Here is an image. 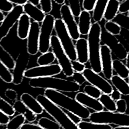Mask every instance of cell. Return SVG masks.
<instances>
[{"label": "cell", "instance_id": "cell-1", "mask_svg": "<svg viewBox=\"0 0 129 129\" xmlns=\"http://www.w3.org/2000/svg\"><path fill=\"white\" fill-rule=\"evenodd\" d=\"M44 95L61 108L73 112L82 119H89L91 114L89 109L81 104L75 99L60 91L50 89H46L44 91Z\"/></svg>", "mask_w": 129, "mask_h": 129}, {"label": "cell", "instance_id": "cell-2", "mask_svg": "<svg viewBox=\"0 0 129 129\" xmlns=\"http://www.w3.org/2000/svg\"><path fill=\"white\" fill-rule=\"evenodd\" d=\"M102 28L98 22L92 24L88 34L89 61L91 69L97 73L102 71L100 60V46Z\"/></svg>", "mask_w": 129, "mask_h": 129}, {"label": "cell", "instance_id": "cell-3", "mask_svg": "<svg viewBox=\"0 0 129 129\" xmlns=\"http://www.w3.org/2000/svg\"><path fill=\"white\" fill-rule=\"evenodd\" d=\"M29 85L32 88L50 89L60 92H77L80 90V86L74 81L53 76L30 79Z\"/></svg>", "mask_w": 129, "mask_h": 129}, {"label": "cell", "instance_id": "cell-4", "mask_svg": "<svg viewBox=\"0 0 129 129\" xmlns=\"http://www.w3.org/2000/svg\"><path fill=\"white\" fill-rule=\"evenodd\" d=\"M37 100L41 104L44 110L49 114L63 129H79L68 116L62 108L57 106L44 95L39 94Z\"/></svg>", "mask_w": 129, "mask_h": 129}, {"label": "cell", "instance_id": "cell-5", "mask_svg": "<svg viewBox=\"0 0 129 129\" xmlns=\"http://www.w3.org/2000/svg\"><path fill=\"white\" fill-rule=\"evenodd\" d=\"M90 121L105 124H113L118 126H129V114L109 111H101L91 113Z\"/></svg>", "mask_w": 129, "mask_h": 129}, {"label": "cell", "instance_id": "cell-6", "mask_svg": "<svg viewBox=\"0 0 129 129\" xmlns=\"http://www.w3.org/2000/svg\"><path fill=\"white\" fill-rule=\"evenodd\" d=\"M54 29L66 53L71 61L77 59L75 44L63 22L61 19H55Z\"/></svg>", "mask_w": 129, "mask_h": 129}, {"label": "cell", "instance_id": "cell-7", "mask_svg": "<svg viewBox=\"0 0 129 129\" xmlns=\"http://www.w3.org/2000/svg\"><path fill=\"white\" fill-rule=\"evenodd\" d=\"M50 47L63 74L67 77H71L74 72L72 67L71 60L66 53L56 35H52L51 37Z\"/></svg>", "mask_w": 129, "mask_h": 129}, {"label": "cell", "instance_id": "cell-8", "mask_svg": "<svg viewBox=\"0 0 129 129\" xmlns=\"http://www.w3.org/2000/svg\"><path fill=\"white\" fill-rule=\"evenodd\" d=\"M55 18L52 15L46 14L40 28L39 51L44 53L50 48V38L54 29Z\"/></svg>", "mask_w": 129, "mask_h": 129}, {"label": "cell", "instance_id": "cell-9", "mask_svg": "<svg viewBox=\"0 0 129 129\" xmlns=\"http://www.w3.org/2000/svg\"><path fill=\"white\" fill-rule=\"evenodd\" d=\"M61 72V68L58 63H52L47 66H39L26 69L24 72L23 76L28 79L54 76L59 74Z\"/></svg>", "mask_w": 129, "mask_h": 129}, {"label": "cell", "instance_id": "cell-10", "mask_svg": "<svg viewBox=\"0 0 129 129\" xmlns=\"http://www.w3.org/2000/svg\"><path fill=\"white\" fill-rule=\"evenodd\" d=\"M82 74L86 81L98 88L103 93L110 94L112 92L113 88L107 79L103 78L91 69L86 68L82 72Z\"/></svg>", "mask_w": 129, "mask_h": 129}, {"label": "cell", "instance_id": "cell-11", "mask_svg": "<svg viewBox=\"0 0 129 129\" xmlns=\"http://www.w3.org/2000/svg\"><path fill=\"white\" fill-rule=\"evenodd\" d=\"M23 13V6L21 5H16L8 12L0 25V41L7 36L11 29L18 22Z\"/></svg>", "mask_w": 129, "mask_h": 129}, {"label": "cell", "instance_id": "cell-12", "mask_svg": "<svg viewBox=\"0 0 129 129\" xmlns=\"http://www.w3.org/2000/svg\"><path fill=\"white\" fill-rule=\"evenodd\" d=\"M103 33L101 32V42H103V44L107 45L117 58L120 60L125 59L127 51L119 40L107 31Z\"/></svg>", "mask_w": 129, "mask_h": 129}, {"label": "cell", "instance_id": "cell-13", "mask_svg": "<svg viewBox=\"0 0 129 129\" xmlns=\"http://www.w3.org/2000/svg\"><path fill=\"white\" fill-rule=\"evenodd\" d=\"M61 19L63 22L71 37L73 40H77L80 37L78 24L74 19L69 6L63 4L60 8Z\"/></svg>", "mask_w": 129, "mask_h": 129}, {"label": "cell", "instance_id": "cell-14", "mask_svg": "<svg viewBox=\"0 0 129 129\" xmlns=\"http://www.w3.org/2000/svg\"><path fill=\"white\" fill-rule=\"evenodd\" d=\"M40 28L39 23L35 21L31 23L27 37V52L30 55H35L39 51Z\"/></svg>", "mask_w": 129, "mask_h": 129}, {"label": "cell", "instance_id": "cell-15", "mask_svg": "<svg viewBox=\"0 0 129 129\" xmlns=\"http://www.w3.org/2000/svg\"><path fill=\"white\" fill-rule=\"evenodd\" d=\"M100 60L101 70L104 77L110 80L113 76L112 57L111 50L106 44H101L100 46Z\"/></svg>", "mask_w": 129, "mask_h": 129}, {"label": "cell", "instance_id": "cell-16", "mask_svg": "<svg viewBox=\"0 0 129 129\" xmlns=\"http://www.w3.org/2000/svg\"><path fill=\"white\" fill-rule=\"evenodd\" d=\"M29 57L24 55L22 56L21 54H19L15 60V66L12 73L13 76V79L12 83L15 85L20 84L24 78L23 74L24 71L26 70V67L28 66L29 62Z\"/></svg>", "mask_w": 129, "mask_h": 129}, {"label": "cell", "instance_id": "cell-17", "mask_svg": "<svg viewBox=\"0 0 129 129\" xmlns=\"http://www.w3.org/2000/svg\"><path fill=\"white\" fill-rule=\"evenodd\" d=\"M75 99L82 105L93 110L95 112L101 111L104 109L103 106L98 99L88 95L84 92L77 93Z\"/></svg>", "mask_w": 129, "mask_h": 129}, {"label": "cell", "instance_id": "cell-18", "mask_svg": "<svg viewBox=\"0 0 129 129\" xmlns=\"http://www.w3.org/2000/svg\"><path fill=\"white\" fill-rule=\"evenodd\" d=\"M77 59L80 62L86 63L89 61V49L87 39L79 38L75 44Z\"/></svg>", "mask_w": 129, "mask_h": 129}, {"label": "cell", "instance_id": "cell-19", "mask_svg": "<svg viewBox=\"0 0 129 129\" xmlns=\"http://www.w3.org/2000/svg\"><path fill=\"white\" fill-rule=\"evenodd\" d=\"M23 8L24 13L27 14L30 19H32L33 21L42 22L45 17L46 14L41 9L28 2L23 6Z\"/></svg>", "mask_w": 129, "mask_h": 129}, {"label": "cell", "instance_id": "cell-20", "mask_svg": "<svg viewBox=\"0 0 129 129\" xmlns=\"http://www.w3.org/2000/svg\"><path fill=\"white\" fill-rule=\"evenodd\" d=\"M30 18L26 14H22L18 21L17 34L19 38L24 40L27 38L31 26Z\"/></svg>", "mask_w": 129, "mask_h": 129}, {"label": "cell", "instance_id": "cell-21", "mask_svg": "<svg viewBox=\"0 0 129 129\" xmlns=\"http://www.w3.org/2000/svg\"><path fill=\"white\" fill-rule=\"evenodd\" d=\"M20 100L36 114L39 115L43 113L44 109L41 104L36 98H35L30 94L27 93H23L20 97Z\"/></svg>", "mask_w": 129, "mask_h": 129}, {"label": "cell", "instance_id": "cell-22", "mask_svg": "<svg viewBox=\"0 0 129 129\" xmlns=\"http://www.w3.org/2000/svg\"><path fill=\"white\" fill-rule=\"evenodd\" d=\"M91 25V16L90 12L85 10H82L79 16L78 24V29L80 34L83 35H88Z\"/></svg>", "mask_w": 129, "mask_h": 129}, {"label": "cell", "instance_id": "cell-23", "mask_svg": "<svg viewBox=\"0 0 129 129\" xmlns=\"http://www.w3.org/2000/svg\"><path fill=\"white\" fill-rule=\"evenodd\" d=\"M13 107L16 112L22 114L25 118L26 120L29 122H33L36 120L37 114L27 107L21 100H16Z\"/></svg>", "mask_w": 129, "mask_h": 129}, {"label": "cell", "instance_id": "cell-24", "mask_svg": "<svg viewBox=\"0 0 129 129\" xmlns=\"http://www.w3.org/2000/svg\"><path fill=\"white\" fill-rule=\"evenodd\" d=\"M120 3L117 0H109L105 7L103 18L106 21H112L119 12Z\"/></svg>", "mask_w": 129, "mask_h": 129}, {"label": "cell", "instance_id": "cell-25", "mask_svg": "<svg viewBox=\"0 0 129 129\" xmlns=\"http://www.w3.org/2000/svg\"><path fill=\"white\" fill-rule=\"evenodd\" d=\"M110 81L112 85L121 95L124 96L129 95V85L124 79L117 75H113Z\"/></svg>", "mask_w": 129, "mask_h": 129}, {"label": "cell", "instance_id": "cell-26", "mask_svg": "<svg viewBox=\"0 0 129 129\" xmlns=\"http://www.w3.org/2000/svg\"><path fill=\"white\" fill-rule=\"evenodd\" d=\"M108 1L109 0H97L92 14V18L95 22H99L102 20L105 7Z\"/></svg>", "mask_w": 129, "mask_h": 129}, {"label": "cell", "instance_id": "cell-27", "mask_svg": "<svg viewBox=\"0 0 129 129\" xmlns=\"http://www.w3.org/2000/svg\"><path fill=\"white\" fill-rule=\"evenodd\" d=\"M112 69L117 75L125 79L129 76V70L120 60L115 59L112 60Z\"/></svg>", "mask_w": 129, "mask_h": 129}, {"label": "cell", "instance_id": "cell-28", "mask_svg": "<svg viewBox=\"0 0 129 129\" xmlns=\"http://www.w3.org/2000/svg\"><path fill=\"white\" fill-rule=\"evenodd\" d=\"M0 60L10 70H13L15 66V60L12 56L0 44Z\"/></svg>", "mask_w": 129, "mask_h": 129}, {"label": "cell", "instance_id": "cell-29", "mask_svg": "<svg viewBox=\"0 0 129 129\" xmlns=\"http://www.w3.org/2000/svg\"><path fill=\"white\" fill-rule=\"evenodd\" d=\"M102 106L107 111L115 112L116 110V102L110 97L109 94L102 93L98 99Z\"/></svg>", "mask_w": 129, "mask_h": 129}, {"label": "cell", "instance_id": "cell-30", "mask_svg": "<svg viewBox=\"0 0 129 129\" xmlns=\"http://www.w3.org/2000/svg\"><path fill=\"white\" fill-rule=\"evenodd\" d=\"M79 129H113L109 124L95 123L82 120L77 124Z\"/></svg>", "mask_w": 129, "mask_h": 129}, {"label": "cell", "instance_id": "cell-31", "mask_svg": "<svg viewBox=\"0 0 129 129\" xmlns=\"http://www.w3.org/2000/svg\"><path fill=\"white\" fill-rule=\"evenodd\" d=\"M52 51H47L42 53L37 59V63L39 66H47L52 64L55 59Z\"/></svg>", "mask_w": 129, "mask_h": 129}, {"label": "cell", "instance_id": "cell-32", "mask_svg": "<svg viewBox=\"0 0 129 129\" xmlns=\"http://www.w3.org/2000/svg\"><path fill=\"white\" fill-rule=\"evenodd\" d=\"M25 118L22 114H18L10 119L6 124V129H19L25 123Z\"/></svg>", "mask_w": 129, "mask_h": 129}, {"label": "cell", "instance_id": "cell-33", "mask_svg": "<svg viewBox=\"0 0 129 129\" xmlns=\"http://www.w3.org/2000/svg\"><path fill=\"white\" fill-rule=\"evenodd\" d=\"M38 124L43 129H60V125L55 121L47 117H42L39 119Z\"/></svg>", "mask_w": 129, "mask_h": 129}, {"label": "cell", "instance_id": "cell-34", "mask_svg": "<svg viewBox=\"0 0 129 129\" xmlns=\"http://www.w3.org/2000/svg\"><path fill=\"white\" fill-rule=\"evenodd\" d=\"M0 78L7 83H11L13 82V76L5 65L0 60Z\"/></svg>", "mask_w": 129, "mask_h": 129}, {"label": "cell", "instance_id": "cell-35", "mask_svg": "<svg viewBox=\"0 0 129 129\" xmlns=\"http://www.w3.org/2000/svg\"><path fill=\"white\" fill-rule=\"evenodd\" d=\"M112 21L118 24L121 28L129 31V16L127 15L118 13Z\"/></svg>", "mask_w": 129, "mask_h": 129}, {"label": "cell", "instance_id": "cell-36", "mask_svg": "<svg viewBox=\"0 0 129 129\" xmlns=\"http://www.w3.org/2000/svg\"><path fill=\"white\" fill-rule=\"evenodd\" d=\"M104 28L108 33L113 35H118L121 31V27L112 21H107L104 25Z\"/></svg>", "mask_w": 129, "mask_h": 129}, {"label": "cell", "instance_id": "cell-37", "mask_svg": "<svg viewBox=\"0 0 129 129\" xmlns=\"http://www.w3.org/2000/svg\"><path fill=\"white\" fill-rule=\"evenodd\" d=\"M83 92L88 95L98 99L102 92L97 87L92 85H86L83 88Z\"/></svg>", "mask_w": 129, "mask_h": 129}, {"label": "cell", "instance_id": "cell-38", "mask_svg": "<svg viewBox=\"0 0 129 129\" xmlns=\"http://www.w3.org/2000/svg\"><path fill=\"white\" fill-rule=\"evenodd\" d=\"M0 110L10 116H13L15 113L13 106L6 100L0 96Z\"/></svg>", "mask_w": 129, "mask_h": 129}, {"label": "cell", "instance_id": "cell-39", "mask_svg": "<svg viewBox=\"0 0 129 129\" xmlns=\"http://www.w3.org/2000/svg\"><path fill=\"white\" fill-rule=\"evenodd\" d=\"M69 6L71 11L75 17H79L82 10L80 0H68Z\"/></svg>", "mask_w": 129, "mask_h": 129}, {"label": "cell", "instance_id": "cell-40", "mask_svg": "<svg viewBox=\"0 0 129 129\" xmlns=\"http://www.w3.org/2000/svg\"><path fill=\"white\" fill-rule=\"evenodd\" d=\"M39 5L45 14H49L52 10V0H39Z\"/></svg>", "mask_w": 129, "mask_h": 129}, {"label": "cell", "instance_id": "cell-41", "mask_svg": "<svg viewBox=\"0 0 129 129\" xmlns=\"http://www.w3.org/2000/svg\"><path fill=\"white\" fill-rule=\"evenodd\" d=\"M116 111L121 113H125L127 109V103L126 101L123 99H120L116 101Z\"/></svg>", "mask_w": 129, "mask_h": 129}, {"label": "cell", "instance_id": "cell-42", "mask_svg": "<svg viewBox=\"0 0 129 129\" xmlns=\"http://www.w3.org/2000/svg\"><path fill=\"white\" fill-rule=\"evenodd\" d=\"M13 4L7 0H0V11L3 12L8 13L12 10Z\"/></svg>", "mask_w": 129, "mask_h": 129}, {"label": "cell", "instance_id": "cell-43", "mask_svg": "<svg viewBox=\"0 0 129 129\" xmlns=\"http://www.w3.org/2000/svg\"><path fill=\"white\" fill-rule=\"evenodd\" d=\"M97 0H83L82 7L84 10L88 12L93 11Z\"/></svg>", "mask_w": 129, "mask_h": 129}, {"label": "cell", "instance_id": "cell-44", "mask_svg": "<svg viewBox=\"0 0 129 129\" xmlns=\"http://www.w3.org/2000/svg\"><path fill=\"white\" fill-rule=\"evenodd\" d=\"M71 77L73 81L80 86L82 85L86 81V80L82 74V73L74 72Z\"/></svg>", "mask_w": 129, "mask_h": 129}, {"label": "cell", "instance_id": "cell-45", "mask_svg": "<svg viewBox=\"0 0 129 129\" xmlns=\"http://www.w3.org/2000/svg\"><path fill=\"white\" fill-rule=\"evenodd\" d=\"M71 64L72 69L74 72L82 73L86 69V66L85 63L80 62L78 60L71 61Z\"/></svg>", "mask_w": 129, "mask_h": 129}, {"label": "cell", "instance_id": "cell-46", "mask_svg": "<svg viewBox=\"0 0 129 129\" xmlns=\"http://www.w3.org/2000/svg\"><path fill=\"white\" fill-rule=\"evenodd\" d=\"M5 96L11 101H16L18 98L17 92L12 89H7L5 92Z\"/></svg>", "mask_w": 129, "mask_h": 129}, {"label": "cell", "instance_id": "cell-47", "mask_svg": "<svg viewBox=\"0 0 129 129\" xmlns=\"http://www.w3.org/2000/svg\"><path fill=\"white\" fill-rule=\"evenodd\" d=\"M62 110L64 111V112L67 114V115H68V116L69 117V118L76 124H78L79 122H80L83 119L80 117L79 116H78L77 115L73 113V112H71L69 111L66 110L65 109H63Z\"/></svg>", "mask_w": 129, "mask_h": 129}, {"label": "cell", "instance_id": "cell-48", "mask_svg": "<svg viewBox=\"0 0 129 129\" xmlns=\"http://www.w3.org/2000/svg\"><path fill=\"white\" fill-rule=\"evenodd\" d=\"M129 11V0H124L122 2L120 3L119 13H126Z\"/></svg>", "mask_w": 129, "mask_h": 129}, {"label": "cell", "instance_id": "cell-49", "mask_svg": "<svg viewBox=\"0 0 129 129\" xmlns=\"http://www.w3.org/2000/svg\"><path fill=\"white\" fill-rule=\"evenodd\" d=\"M10 119V116L0 110V124L6 125Z\"/></svg>", "mask_w": 129, "mask_h": 129}, {"label": "cell", "instance_id": "cell-50", "mask_svg": "<svg viewBox=\"0 0 129 129\" xmlns=\"http://www.w3.org/2000/svg\"><path fill=\"white\" fill-rule=\"evenodd\" d=\"M19 129H43L38 124L30 123H24Z\"/></svg>", "mask_w": 129, "mask_h": 129}, {"label": "cell", "instance_id": "cell-51", "mask_svg": "<svg viewBox=\"0 0 129 129\" xmlns=\"http://www.w3.org/2000/svg\"><path fill=\"white\" fill-rule=\"evenodd\" d=\"M109 95L111 97V98L115 101L120 99L121 97V94L116 89V90L113 89L112 92Z\"/></svg>", "mask_w": 129, "mask_h": 129}, {"label": "cell", "instance_id": "cell-52", "mask_svg": "<svg viewBox=\"0 0 129 129\" xmlns=\"http://www.w3.org/2000/svg\"><path fill=\"white\" fill-rule=\"evenodd\" d=\"M13 4H16V5H21L23 6L27 2L28 0H7Z\"/></svg>", "mask_w": 129, "mask_h": 129}, {"label": "cell", "instance_id": "cell-53", "mask_svg": "<svg viewBox=\"0 0 129 129\" xmlns=\"http://www.w3.org/2000/svg\"><path fill=\"white\" fill-rule=\"evenodd\" d=\"M125 59H126L125 66H126V67L129 70V50L127 51V55H126V57L125 58Z\"/></svg>", "mask_w": 129, "mask_h": 129}, {"label": "cell", "instance_id": "cell-54", "mask_svg": "<svg viewBox=\"0 0 129 129\" xmlns=\"http://www.w3.org/2000/svg\"><path fill=\"white\" fill-rule=\"evenodd\" d=\"M28 2L36 6L39 5V0H28Z\"/></svg>", "mask_w": 129, "mask_h": 129}, {"label": "cell", "instance_id": "cell-55", "mask_svg": "<svg viewBox=\"0 0 129 129\" xmlns=\"http://www.w3.org/2000/svg\"><path fill=\"white\" fill-rule=\"evenodd\" d=\"M55 3L58 5H63L64 3L65 0H53Z\"/></svg>", "mask_w": 129, "mask_h": 129}, {"label": "cell", "instance_id": "cell-56", "mask_svg": "<svg viewBox=\"0 0 129 129\" xmlns=\"http://www.w3.org/2000/svg\"><path fill=\"white\" fill-rule=\"evenodd\" d=\"M113 129H129V126H116Z\"/></svg>", "mask_w": 129, "mask_h": 129}, {"label": "cell", "instance_id": "cell-57", "mask_svg": "<svg viewBox=\"0 0 129 129\" xmlns=\"http://www.w3.org/2000/svg\"><path fill=\"white\" fill-rule=\"evenodd\" d=\"M5 16L3 13V12L0 11V22H2L3 21L4 19L5 18Z\"/></svg>", "mask_w": 129, "mask_h": 129}, {"label": "cell", "instance_id": "cell-58", "mask_svg": "<svg viewBox=\"0 0 129 129\" xmlns=\"http://www.w3.org/2000/svg\"><path fill=\"white\" fill-rule=\"evenodd\" d=\"M117 1H118L120 3H121V2H122L123 1H124V0H117Z\"/></svg>", "mask_w": 129, "mask_h": 129}, {"label": "cell", "instance_id": "cell-59", "mask_svg": "<svg viewBox=\"0 0 129 129\" xmlns=\"http://www.w3.org/2000/svg\"><path fill=\"white\" fill-rule=\"evenodd\" d=\"M128 78V82H127V83H128V85H129V76H128V78Z\"/></svg>", "mask_w": 129, "mask_h": 129}, {"label": "cell", "instance_id": "cell-60", "mask_svg": "<svg viewBox=\"0 0 129 129\" xmlns=\"http://www.w3.org/2000/svg\"><path fill=\"white\" fill-rule=\"evenodd\" d=\"M127 16H129V11L127 12Z\"/></svg>", "mask_w": 129, "mask_h": 129}]
</instances>
